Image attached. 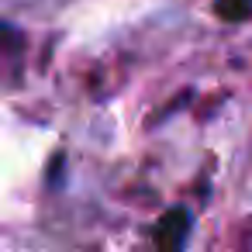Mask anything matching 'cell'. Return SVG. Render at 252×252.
<instances>
[{
  "label": "cell",
  "instance_id": "cell-2",
  "mask_svg": "<svg viewBox=\"0 0 252 252\" xmlns=\"http://www.w3.org/2000/svg\"><path fill=\"white\" fill-rule=\"evenodd\" d=\"M218 18L224 21H245L252 14V0H218Z\"/></svg>",
  "mask_w": 252,
  "mask_h": 252
},
{
  "label": "cell",
  "instance_id": "cell-3",
  "mask_svg": "<svg viewBox=\"0 0 252 252\" xmlns=\"http://www.w3.org/2000/svg\"><path fill=\"white\" fill-rule=\"evenodd\" d=\"M0 45H4L11 56H18L21 52V35L14 28H7V25H0Z\"/></svg>",
  "mask_w": 252,
  "mask_h": 252
},
{
  "label": "cell",
  "instance_id": "cell-1",
  "mask_svg": "<svg viewBox=\"0 0 252 252\" xmlns=\"http://www.w3.org/2000/svg\"><path fill=\"white\" fill-rule=\"evenodd\" d=\"M190 235V214L183 207H173L156 224V252H183V242Z\"/></svg>",
  "mask_w": 252,
  "mask_h": 252
}]
</instances>
